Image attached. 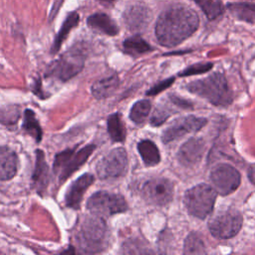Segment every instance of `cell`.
Returning a JSON list of instances; mask_svg holds the SVG:
<instances>
[{"label":"cell","mask_w":255,"mask_h":255,"mask_svg":"<svg viewBox=\"0 0 255 255\" xmlns=\"http://www.w3.org/2000/svg\"><path fill=\"white\" fill-rule=\"evenodd\" d=\"M198 25L199 19L194 10L175 5L159 15L155 25V36L160 45L174 47L190 37Z\"/></svg>","instance_id":"obj_1"},{"label":"cell","mask_w":255,"mask_h":255,"mask_svg":"<svg viewBox=\"0 0 255 255\" xmlns=\"http://www.w3.org/2000/svg\"><path fill=\"white\" fill-rule=\"evenodd\" d=\"M186 89L214 106L225 107L233 101L227 80L221 73H214L206 78L190 82L186 85Z\"/></svg>","instance_id":"obj_2"},{"label":"cell","mask_w":255,"mask_h":255,"mask_svg":"<svg viewBox=\"0 0 255 255\" xmlns=\"http://www.w3.org/2000/svg\"><path fill=\"white\" fill-rule=\"evenodd\" d=\"M107 241L108 229L103 217L95 214L85 217L76 234V242L81 252H101L106 248Z\"/></svg>","instance_id":"obj_3"},{"label":"cell","mask_w":255,"mask_h":255,"mask_svg":"<svg viewBox=\"0 0 255 255\" xmlns=\"http://www.w3.org/2000/svg\"><path fill=\"white\" fill-rule=\"evenodd\" d=\"M216 195L217 192L213 186L200 183L185 192L183 201L192 216L204 219L213 210Z\"/></svg>","instance_id":"obj_4"},{"label":"cell","mask_w":255,"mask_h":255,"mask_svg":"<svg viewBox=\"0 0 255 255\" xmlns=\"http://www.w3.org/2000/svg\"><path fill=\"white\" fill-rule=\"evenodd\" d=\"M95 148L96 145L88 144L80 149L74 147L59 152L55 156L53 164L54 171L59 176V180L61 182L65 181L78 170L88 160Z\"/></svg>","instance_id":"obj_5"},{"label":"cell","mask_w":255,"mask_h":255,"mask_svg":"<svg viewBox=\"0 0 255 255\" xmlns=\"http://www.w3.org/2000/svg\"><path fill=\"white\" fill-rule=\"evenodd\" d=\"M87 208L92 214L105 217L125 212L128 209V203L121 194L98 191L89 198Z\"/></svg>","instance_id":"obj_6"},{"label":"cell","mask_w":255,"mask_h":255,"mask_svg":"<svg viewBox=\"0 0 255 255\" xmlns=\"http://www.w3.org/2000/svg\"><path fill=\"white\" fill-rule=\"evenodd\" d=\"M84 63L83 53L78 49H72L50 65L47 75L61 81H68L82 71Z\"/></svg>","instance_id":"obj_7"},{"label":"cell","mask_w":255,"mask_h":255,"mask_svg":"<svg viewBox=\"0 0 255 255\" xmlns=\"http://www.w3.org/2000/svg\"><path fill=\"white\" fill-rule=\"evenodd\" d=\"M243 222L239 211L229 209L217 214L208 223V229L217 239H229L234 237L241 229Z\"/></svg>","instance_id":"obj_8"},{"label":"cell","mask_w":255,"mask_h":255,"mask_svg":"<svg viewBox=\"0 0 255 255\" xmlns=\"http://www.w3.org/2000/svg\"><path fill=\"white\" fill-rule=\"evenodd\" d=\"M128 168V154L124 147H117L107 153L97 164L100 178H117L125 174Z\"/></svg>","instance_id":"obj_9"},{"label":"cell","mask_w":255,"mask_h":255,"mask_svg":"<svg viewBox=\"0 0 255 255\" xmlns=\"http://www.w3.org/2000/svg\"><path fill=\"white\" fill-rule=\"evenodd\" d=\"M210 180L217 193L227 195L238 188L241 176L238 170L232 165L221 163L212 169L210 173Z\"/></svg>","instance_id":"obj_10"},{"label":"cell","mask_w":255,"mask_h":255,"mask_svg":"<svg viewBox=\"0 0 255 255\" xmlns=\"http://www.w3.org/2000/svg\"><path fill=\"white\" fill-rule=\"evenodd\" d=\"M141 194L150 204L165 205L172 199L173 184L166 178H153L143 184Z\"/></svg>","instance_id":"obj_11"},{"label":"cell","mask_w":255,"mask_h":255,"mask_svg":"<svg viewBox=\"0 0 255 255\" xmlns=\"http://www.w3.org/2000/svg\"><path fill=\"white\" fill-rule=\"evenodd\" d=\"M207 123L204 118L187 116L174 121L163 132L161 139L164 143H168L177 138H180L186 133L195 132L201 129Z\"/></svg>","instance_id":"obj_12"},{"label":"cell","mask_w":255,"mask_h":255,"mask_svg":"<svg viewBox=\"0 0 255 255\" xmlns=\"http://www.w3.org/2000/svg\"><path fill=\"white\" fill-rule=\"evenodd\" d=\"M204 150L205 141L200 137H191L179 148L177 152V159L181 164L191 166L201 159Z\"/></svg>","instance_id":"obj_13"},{"label":"cell","mask_w":255,"mask_h":255,"mask_svg":"<svg viewBox=\"0 0 255 255\" xmlns=\"http://www.w3.org/2000/svg\"><path fill=\"white\" fill-rule=\"evenodd\" d=\"M95 177L91 173H85L77 178L68 188L65 200L67 206L73 209H79L86 190L93 184Z\"/></svg>","instance_id":"obj_14"},{"label":"cell","mask_w":255,"mask_h":255,"mask_svg":"<svg viewBox=\"0 0 255 255\" xmlns=\"http://www.w3.org/2000/svg\"><path fill=\"white\" fill-rule=\"evenodd\" d=\"M33 186L38 193H43L49 182V166L45 160V154L41 149L36 150V162L32 176Z\"/></svg>","instance_id":"obj_15"},{"label":"cell","mask_w":255,"mask_h":255,"mask_svg":"<svg viewBox=\"0 0 255 255\" xmlns=\"http://www.w3.org/2000/svg\"><path fill=\"white\" fill-rule=\"evenodd\" d=\"M17 154L7 146H0V180L11 179L17 172Z\"/></svg>","instance_id":"obj_16"},{"label":"cell","mask_w":255,"mask_h":255,"mask_svg":"<svg viewBox=\"0 0 255 255\" xmlns=\"http://www.w3.org/2000/svg\"><path fill=\"white\" fill-rule=\"evenodd\" d=\"M87 23L91 29L109 36H115L119 32L117 24L104 13H96L91 15L88 18Z\"/></svg>","instance_id":"obj_17"},{"label":"cell","mask_w":255,"mask_h":255,"mask_svg":"<svg viewBox=\"0 0 255 255\" xmlns=\"http://www.w3.org/2000/svg\"><path fill=\"white\" fill-rule=\"evenodd\" d=\"M149 12L142 6H132L126 11L125 19L127 25L131 30L143 29L149 21Z\"/></svg>","instance_id":"obj_18"},{"label":"cell","mask_w":255,"mask_h":255,"mask_svg":"<svg viewBox=\"0 0 255 255\" xmlns=\"http://www.w3.org/2000/svg\"><path fill=\"white\" fill-rule=\"evenodd\" d=\"M120 85V79L117 75L104 78L97 81L91 88L92 94L96 99L102 100L111 97Z\"/></svg>","instance_id":"obj_19"},{"label":"cell","mask_w":255,"mask_h":255,"mask_svg":"<svg viewBox=\"0 0 255 255\" xmlns=\"http://www.w3.org/2000/svg\"><path fill=\"white\" fill-rule=\"evenodd\" d=\"M137 150L146 166L156 165L160 161V154L155 143L149 139L140 140L137 143Z\"/></svg>","instance_id":"obj_20"},{"label":"cell","mask_w":255,"mask_h":255,"mask_svg":"<svg viewBox=\"0 0 255 255\" xmlns=\"http://www.w3.org/2000/svg\"><path fill=\"white\" fill-rule=\"evenodd\" d=\"M79 20H80V17H79V14L77 12H72L71 14H69V16L66 18L65 22L62 25V28L60 29L59 33L57 34V36L54 40V43H53L52 48H51V52L53 54H56L59 51L63 42L65 41L68 34L70 33V31L78 25Z\"/></svg>","instance_id":"obj_21"},{"label":"cell","mask_w":255,"mask_h":255,"mask_svg":"<svg viewBox=\"0 0 255 255\" xmlns=\"http://www.w3.org/2000/svg\"><path fill=\"white\" fill-rule=\"evenodd\" d=\"M227 8L239 20L253 23L255 22V4L252 3H228Z\"/></svg>","instance_id":"obj_22"},{"label":"cell","mask_w":255,"mask_h":255,"mask_svg":"<svg viewBox=\"0 0 255 255\" xmlns=\"http://www.w3.org/2000/svg\"><path fill=\"white\" fill-rule=\"evenodd\" d=\"M107 125H108L109 134L114 141L122 142L126 139V128L120 114L116 113L111 115L108 118Z\"/></svg>","instance_id":"obj_23"},{"label":"cell","mask_w":255,"mask_h":255,"mask_svg":"<svg viewBox=\"0 0 255 255\" xmlns=\"http://www.w3.org/2000/svg\"><path fill=\"white\" fill-rule=\"evenodd\" d=\"M123 47L125 53L131 56H138L151 50V47L148 45V43H146L141 37L137 35L128 38L124 42Z\"/></svg>","instance_id":"obj_24"},{"label":"cell","mask_w":255,"mask_h":255,"mask_svg":"<svg viewBox=\"0 0 255 255\" xmlns=\"http://www.w3.org/2000/svg\"><path fill=\"white\" fill-rule=\"evenodd\" d=\"M23 128L34 137L36 141H40L42 139L43 131L41 126L32 110H26L24 112V120H23Z\"/></svg>","instance_id":"obj_25"},{"label":"cell","mask_w":255,"mask_h":255,"mask_svg":"<svg viewBox=\"0 0 255 255\" xmlns=\"http://www.w3.org/2000/svg\"><path fill=\"white\" fill-rule=\"evenodd\" d=\"M203 11L209 20H214L223 13V4L220 0H192Z\"/></svg>","instance_id":"obj_26"},{"label":"cell","mask_w":255,"mask_h":255,"mask_svg":"<svg viewBox=\"0 0 255 255\" xmlns=\"http://www.w3.org/2000/svg\"><path fill=\"white\" fill-rule=\"evenodd\" d=\"M151 109V104L148 100L137 101L131 108L129 118L134 124H142L147 118Z\"/></svg>","instance_id":"obj_27"},{"label":"cell","mask_w":255,"mask_h":255,"mask_svg":"<svg viewBox=\"0 0 255 255\" xmlns=\"http://www.w3.org/2000/svg\"><path fill=\"white\" fill-rule=\"evenodd\" d=\"M184 254H205V246L197 233H190L184 241L183 246Z\"/></svg>","instance_id":"obj_28"},{"label":"cell","mask_w":255,"mask_h":255,"mask_svg":"<svg viewBox=\"0 0 255 255\" xmlns=\"http://www.w3.org/2000/svg\"><path fill=\"white\" fill-rule=\"evenodd\" d=\"M212 64L211 63H197L192 66L187 67L183 71L179 73V76L181 77H186V76H193L197 74H202L205 72H208L209 70L212 69Z\"/></svg>","instance_id":"obj_29"},{"label":"cell","mask_w":255,"mask_h":255,"mask_svg":"<svg viewBox=\"0 0 255 255\" xmlns=\"http://www.w3.org/2000/svg\"><path fill=\"white\" fill-rule=\"evenodd\" d=\"M170 116V112L164 108V107H158L156 108V110L154 111L151 120H150V124L154 127L160 126L163 122H165V120Z\"/></svg>","instance_id":"obj_30"},{"label":"cell","mask_w":255,"mask_h":255,"mask_svg":"<svg viewBox=\"0 0 255 255\" xmlns=\"http://www.w3.org/2000/svg\"><path fill=\"white\" fill-rule=\"evenodd\" d=\"M173 81H174V78H169V79H166V80L161 81L160 83H158V84H156L155 86H153V87L146 93V95H148V96H155V95H157L158 93H160V92H162L163 90H165L166 88H168V87L173 83Z\"/></svg>","instance_id":"obj_31"},{"label":"cell","mask_w":255,"mask_h":255,"mask_svg":"<svg viewBox=\"0 0 255 255\" xmlns=\"http://www.w3.org/2000/svg\"><path fill=\"white\" fill-rule=\"evenodd\" d=\"M170 101L174 105H176V106H178V107H180L182 109H190V108H192V104L191 103H189L186 100H183V99H181V98H179L177 96H173V95L170 96Z\"/></svg>","instance_id":"obj_32"},{"label":"cell","mask_w":255,"mask_h":255,"mask_svg":"<svg viewBox=\"0 0 255 255\" xmlns=\"http://www.w3.org/2000/svg\"><path fill=\"white\" fill-rule=\"evenodd\" d=\"M248 176H249V179L255 184V164L250 166L248 170Z\"/></svg>","instance_id":"obj_33"},{"label":"cell","mask_w":255,"mask_h":255,"mask_svg":"<svg viewBox=\"0 0 255 255\" xmlns=\"http://www.w3.org/2000/svg\"><path fill=\"white\" fill-rule=\"evenodd\" d=\"M100 1H104V2H108V3H112L114 0H100Z\"/></svg>","instance_id":"obj_34"}]
</instances>
